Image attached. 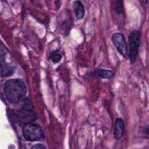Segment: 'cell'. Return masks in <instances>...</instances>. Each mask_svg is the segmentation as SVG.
I'll return each mask as SVG.
<instances>
[{"label":"cell","mask_w":149,"mask_h":149,"mask_svg":"<svg viewBox=\"0 0 149 149\" xmlns=\"http://www.w3.org/2000/svg\"><path fill=\"white\" fill-rule=\"evenodd\" d=\"M141 33L140 31H132L129 35V56L131 63H134L138 54L141 45Z\"/></svg>","instance_id":"obj_4"},{"label":"cell","mask_w":149,"mask_h":149,"mask_svg":"<svg viewBox=\"0 0 149 149\" xmlns=\"http://www.w3.org/2000/svg\"><path fill=\"white\" fill-rule=\"evenodd\" d=\"M18 122L26 125L31 124L36 119V114L31 101L26 98L22 101L21 106L16 111Z\"/></svg>","instance_id":"obj_2"},{"label":"cell","mask_w":149,"mask_h":149,"mask_svg":"<svg viewBox=\"0 0 149 149\" xmlns=\"http://www.w3.org/2000/svg\"><path fill=\"white\" fill-rule=\"evenodd\" d=\"M23 135L25 139L30 141H38L45 138L43 130L37 124H28L23 126Z\"/></svg>","instance_id":"obj_3"},{"label":"cell","mask_w":149,"mask_h":149,"mask_svg":"<svg viewBox=\"0 0 149 149\" xmlns=\"http://www.w3.org/2000/svg\"><path fill=\"white\" fill-rule=\"evenodd\" d=\"M73 7H74V13H75V15L77 20L82 19L85 14V9H84L82 3L79 1H74L73 3Z\"/></svg>","instance_id":"obj_8"},{"label":"cell","mask_w":149,"mask_h":149,"mask_svg":"<svg viewBox=\"0 0 149 149\" xmlns=\"http://www.w3.org/2000/svg\"><path fill=\"white\" fill-rule=\"evenodd\" d=\"M111 40L118 52L122 56L126 57L128 52V47L124 35L121 33H114L112 35Z\"/></svg>","instance_id":"obj_5"},{"label":"cell","mask_w":149,"mask_h":149,"mask_svg":"<svg viewBox=\"0 0 149 149\" xmlns=\"http://www.w3.org/2000/svg\"><path fill=\"white\" fill-rule=\"evenodd\" d=\"M31 149H47L45 147V146L42 145V144H36L34 145L33 146H32V148Z\"/></svg>","instance_id":"obj_12"},{"label":"cell","mask_w":149,"mask_h":149,"mask_svg":"<svg viewBox=\"0 0 149 149\" xmlns=\"http://www.w3.org/2000/svg\"><path fill=\"white\" fill-rule=\"evenodd\" d=\"M49 58H50L51 61L54 63H58L62 59V55L61 54H60L59 52H53L51 53L50 56H49Z\"/></svg>","instance_id":"obj_10"},{"label":"cell","mask_w":149,"mask_h":149,"mask_svg":"<svg viewBox=\"0 0 149 149\" xmlns=\"http://www.w3.org/2000/svg\"><path fill=\"white\" fill-rule=\"evenodd\" d=\"M89 77H99L102 79H111L114 76V72L111 70L108 69H97L95 71L88 74Z\"/></svg>","instance_id":"obj_6"},{"label":"cell","mask_w":149,"mask_h":149,"mask_svg":"<svg viewBox=\"0 0 149 149\" xmlns=\"http://www.w3.org/2000/svg\"><path fill=\"white\" fill-rule=\"evenodd\" d=\"M124 131H125V123H124L123 120L120 118L116 119V122H115L114 125V132H113V136H114L115 140L119 141L121 139L124 134Z\"/></svg>","instance_id":"obj_7"},{"label":"cell","mask_w":149,"mask_h":149,"mask_svg":"<svg viewBox=\"0 0 149 149\" xmlns=\"http://www.w3.org/2000/svg\"><path fill=\"white\" fill-rule=\"evenodd\" d=\"M15 68L12 66L10 64L4 63V61H1V76L2 77H10V75L14 73Z\"/></svg>","instance_id":"obj_9"},{"label":"cell","mask_w":149,"mask_h":149,"mask_svg":"<svg viewBox=\"0 0 149 149\" xmlns=\"http://www.w3.org/2000/svg\"><path fill=\"white\" fill-rule=\"evenodd\" d=\"M143 132H144V133H145V134H146V135H149V127H146L145 129H144Z\"/></svg>","instance_id":"obj_13"},{"label":"cell","mask_w":149,"mask_h":149,"mask_svg":"<svg viewBox=\"0 0 149 149\" xmlns=\"http://www.w3.org/2000/svg\"><path fill=\"white\" fill-rule=\"evenodd\" d=\"M4 91L8 101L11 103H18L23 101L26 95V85L20 79H12L4 83Z\"/></svg>","instance_id":"obj_1"},{"label":"cell","mask_w":149,"mask_h":149,"mask_svg":"<svg viewBox=\"0 0 149 149\" xmlns=\"http://www.w3.org/2000/svg\"><path fill=\"white\" fill-rule=\"evenodd\" d=\"M116 13L118 14H121L123 13V1H116Z\"/></svg>","instance_id":"obj_11"}]
</instances>
